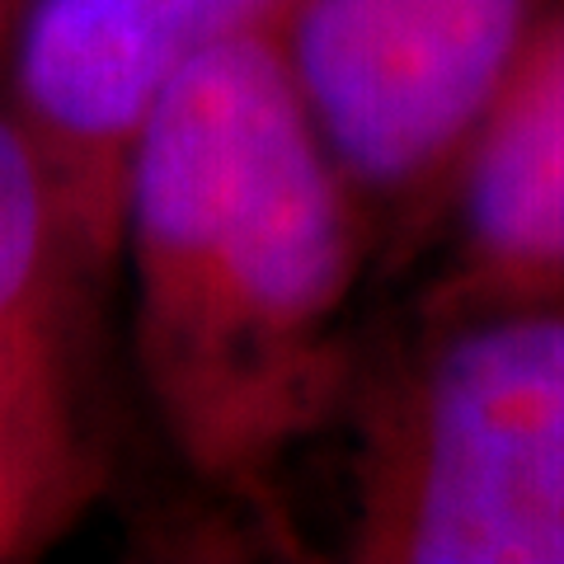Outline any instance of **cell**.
Returning <instances> with one entry per match:
<instances>
[{
	"label": "cell",
	"instance_id": "1",
	"mask_svg": "<svg viewBox=\"0 0 564 564\" xmlns=\"http://www.w3.org/2000/svg\"><path fill=\"white\" fill-rule=\"evenodd\" d=\"M372 217L296 90L282 33L188 66L151 109L118 250L151 410L217 489H263L339 404V321Z\"/></svg>",
	"mask_w": 564,
	"mask_h": 564
},
{
	"label": "cell",
	"instance_id": "2",
	"mask_svg": "<svg viewBox=\"0 0 564 564\" xmlns=\"http://www.w3.org/2000/svg\"><path fill=\"white\" fill-rule=\"evenodd\" d=\"M348 555L564 564V302L437 315L362 395Z\"/></svg>",
	"mask_w": 564,
	"mask_h": 564
},
{
	"label": "cell",
	"instance_id": "3",
	"mask_svg": "<svg viewBox=\"0 0 564 564\" xmlns=\"http://www.w3.org/2000/svg\"><path fill=\"white\" fill-rule=\"evenodd\" d=\"M536 0H302L288 62L367 217H437L452 161Z\"/></svg>",
	"mask_w": 564,
	"mask_h": 564
},
{
	"label": "cell",
	"instance_id": "4",
	"mask_svg": "<svg viewBox=\"0 0 564 564\" xmlns=\"http://www.w3.org/2000/svg\"><path fill=\"white\" fill-rule=\"evenodd\" d=\"M302 0H24L10 33V113L52 188L62 254L118 250L137 137L212 52L288 33Z\"/></svg>",
	"mask_w": 564,
	"mask_h": 564
},
{
	"label": "cell",
	"instance_id": "5",
	"mask_svg": "<svg viewBox=\"0 0 564 564\" xmlns=\"http://www.w3.org/2000/svg\"><path fill=\"white\" fill-rule=\"evenodd\" d=\"M447 259L423 315L564 302V0H536L437 203Z\"/></svg>",
	"mask_w": 564,
	"mask_h": 564
},
{
	"label": "cell",
	"instance_id": "6",
	"mask_svg": "<svg viewBox=\"0 0 564 564\" xmlns=\"http://www.w3.org/2000/svg\"><path fill=\"white\" fill-rule=\"evenodd\" d=\"M90 485L66 278L52 273L0 315V560L43 551Z\"/></svg>",
	"mask_w": 564,
	"mask_h": 564
},
{
	"label": "cell",
	"instance_id": "7",
	"mask_svg": "<svg viewBox=\"0 0 564 564\" xmlns=\"http://www.w3.org/2000/svg\"><path fill=\"white\" fill-rule=\"evenodd\" d=\"M24 0H0V47H10ZM62 269V236L43 161L10 104H0V315Z\"/></svg>",
	"mask_w": 564,
	"mask_h": 564
}]
</instances>
